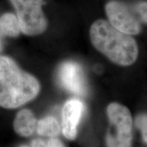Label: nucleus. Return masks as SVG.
<instances>
[{"label": "nucleus", "instance_id": "obj_5", "mask_svg": "<svg viewBox=\"0 0 147 147\" xmlns=\"http://www.w3.org/2000/svg\"><path fill=\"white\" fill-rule=\"evenodd\" d=\"M105 12L109 22L118 30L129 35H136L141 32L139 21L125 3L110 1L105 5Z\"/></svg>", "mask_w": 147, "mask_h": 147}, {"label": "nucleus", "instance_id": "obj_12", "mask_svg": "<svg viewBox=\"0 0 147 147\" xmlns=\"http://www.w3.org/2000/svg\"><path fill=\"white\" fill-rule=\"evenodd\" d=\"M135 124L142 132L143 140L147 143V114L137 116L135 120Z\"/></svg>", "mask_w": 147, "mask_h": 147}, {"label": "nucleus", "instance_id": "obj_13", "mask_svg": "<svg viewBox=\"0 0 147 147\" xmlns=\"http://www.w3.org/2000/svg\"><path fill=\"white\" fill-rule=\"evenodd\" d=\"M135 10L137 14L141 17L142 21L147 24V2H141L138 3L135 6Z\"/></svg>", "mask_w": 147, "mask_h": 147}, {"label": "nucleus", "instance_id": "obj_4", "mask_svg": "<svg viewBox=\"0 0 147 147\" xmlns=\"http://www.w3.org/2000/svg\"><path fill=\"white\" fill-rule=\"evenodd\" d=\"M14 6L21 30L34 36L46 30L47 21L42 11L43 0H10Z\"/></svg>", "mask_w": 147, "mask_h": 147}, {"label": "nucleus", "instance_id": "obj_11", "mask_svg": "<svg viewBox=\"0 0 147 147\" xmlns=\"http://www.w3.org/2000/svg\"><path fill=\"white\" fill-rule=\"evenodd\" d=\"M32 147H65L62 142L58 139L52 138L47 142L42 139H35L32 142Z\"/></svg>", "mask_w": 147, "mask_h": 147}, {"label": "nucleus", "instance_id": "obj_10", "mask_svg": "<svg viewBox=\"0 0 147 147\" xmlns=\"http://www.w3.org/2000/svg\"><path fill=\"white\" fill-rule=\"evenodd\" d=\"M37 132L45 137H56L61 131V127L56 118L47 116L37 123Z\"/></svg>", "mask_w": 147, "mask_h": 147}, {"label": "nucleus", "instance_id": "obj_8", "mask_svg": "<svg viewBox=\"0 0 147 147\" xmlns=\"http://www.w3.org/2000/svg\"><path fill=\"white\" fill-rule=\"evenodd\" d=\"M37 123L32 111L24 109L16 115L14 121V129L21 137H30L36 130Z\"/></svg>", "mask_w": 147, "mask_h": 147}, {"label": "nucleus", "instance_id": "obj_14", "mask_svg": "<svg viewBox=\"0 0 147 147\" xmlns=\"http://www.w3.org/2000/svg\"><path fill=\"white\" fill-rule=\"evenodd\" d=\"M2 35H1V34H0V50L2 49Z\"/></svg>", "mask_w": 147, "mask_h": 147}, {"label": "nucleus", "instance_id": "obj_3", "mask_svg": "<svg viewBox=\"0 0 147 147\" xmlns=\"http://www.w3.org/2000/svg\"><path fill=\"white\" fill-rule=\"evenodd\" d=\"M110 126L106 135L107 147H131L132 117L126 106L111 103L107 106Z\"/></svg>", "mask_w": 147, "mask_h": 147}, {"label": "nucleus", "instance_id": "obj_7", "mask_svg": "<svg viewBox=\"0 0 147 147\" xmlns=\"http://www.w3.org/2000/svg\"><path fill=\"white\" fill-rule=\"evenodd\" d=\"M84 110L83 102L77 99L68 100L64 105L62 109V131L67 139H75Z\"/></svg>", "mask_w": 147, "mask_h": 147}, {"label": "nucleus", "instance_id": "obj_1", "mask_svg": "<svg viewBox=\"0 0 147 147\" xmlns=\"http://www.w3.org/2000/svg\"><path fill=\"white\" fill-rule=\"evenodd\" d=\"M39 91L36 78L21 69L12 59L0 56V106L20 107L35 98Z\"/></svg>", "mask_w": 147, "mask_h": 147}, {"label": "nucleus", "instance_id": "obj_2", "mask_svg": "<svg viewBox=\"0 0 147 147\" xmlns=\"http://www.w3.org/2000/svg\"><path fill=\"white\" fill-rule=\"evenodd\" d=\"M90 39L97 51L119 65H131L138 57L139 50L135 39L118 30L109 21H95L90 28Z\"/></svg>", "mask_w": 147, "mask_h": 147}, {"label": "nucleus", "instance_id": "obj_6", "mask_svg": "<svg viewBox=\"0 0 147 147\" xmlns=\"http://www.w3.org/2000/svg\"><path fill=\"white\" fill-rule=\"evenodd\" d=\"M57 79L62 88L75 95L86 93L87 87L84 71L81 65L74 61H65L60 65Z\"/></svg>", "mask_w": 147, "mask_h": 147}, {"label": "nucleus", "instance_id": "obj_9", "mask_svg": "<svg viewBox=\"0 0 147 147\" xmlns=\"http://www.w3.org/2000/svg\"><path fill=\"white\" fill-rule=\"evenodd\" d=\"M21 31L20 23L15 15L6 13L0 17V34L2 36L16 37Z\"/></svg>", "mask_w": 147, "mask_h": 147}, {"label": "nucleus", "instance_id": "obj_15", "mask_svg": "<svg viewBox=\"0 0 147 147\" xmlns=\"http://www.w3.org/2000/svg\"><path fill=\"white\" fill-rule=\"evenodd\" d=\"M20 147H28V146H21Z\"/></svg>", "mask_w": 147, "mask_h": 147}]
</instances>
